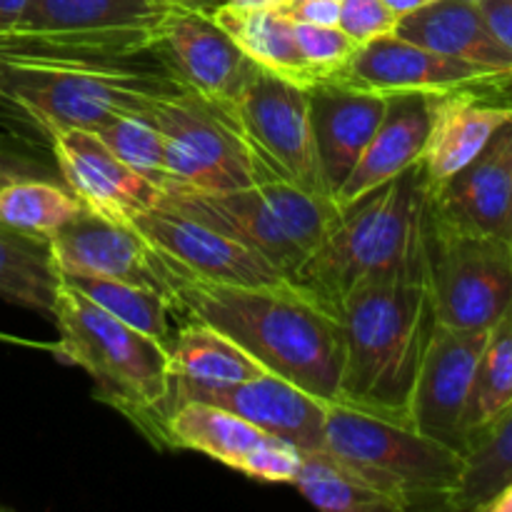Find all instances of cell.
Returning <instances> with one entry per match:
<instances>
[{"label": "cell", "instance_id": "1", "mask_svg": "<svg viewBox=\"0 0 512 512\" xmlns=\"http://www.w3.org/2000/svg\"><path fill=\"white\" fill-rule=\"evenodd\" d=\"M178 90L185 85L165 68L153 38H0V98L48 135L95 130L115 115L148 113L155 98Z\"/></svg>", "mask_w": 512, "mask_h": 512}, {"label": "cell", "instance_id": "2", "mask_svg": "<svg viewBox=\"0 0 512 512\" xmlns=\"http://www.w3.org/2000/svg\"><path fill=\"white\" fill-rule=\"evenodd\" d=\"M173 308L183 320H200L233 338L268 373L325 403L338 400L343 373L340 320L295 283L215 285L173 270Z\"/></svg>", "mask_w": 512, "mask_h": 512}, {"label": "cell", "instance_id": "3", "mask_svg": "<svg viewBox=\"0 0 512 512\" xmlns=\"http://www.w3.org/2000/svg\"><path fill=\"white\" fill-rule=\"evenodd\" d=\"M430 180L423 165L338 205V215L293 283L338 310L360 285L428 275ZM338 315V313H335Z\"/></svg>", "mask_w": 512, "mask_h": 512}, {"label": "cell", "instance_id": "4", "mask_svg": "<svg viewBox=\"0 0 512 512\" xmlns=\"http://www.w3.org/2000/svg\"><path fill=\"white\" fill-rule=\"evenodd\" d=\"M335 313L343 330L340 403L410 425L415 380L438 328L428 275L360 285Z\"/></svg>", "mask_w": 512, "mask_h": 512}, {"label": "cell", "instance_id": "5", "mask_svg": "<svg viewBox=\"0 0 512 512\" xmlns=\"http://www.w3.org/2000/svg\"><path fill=\"white\" fill-rule=\"evenodd\" d=\"M53 323L60 330L55 353L88 373L95 398L160 440L173 388L168 348L125 325L65 280L55 298Z\"/></svg>", "mask_w": 512, "mask_h": 512}, {"label": "cell", "instance_id": "6", "mask_svg": "<svg viewBox=\"0 0 512 512\" xmlns=\"http://www.w3.org/2000/svg\"><path fill=\"white\" fill-rule=\"evenodd\" d=\"M158 205L180 210L268 258L288 280L318 248L338 215V203L310 195L283 178L250 188L205 193L178 183H163Z\"/></svg>", "mask_w": 512, "mask_h": 512}, {"label": "cell", "instance_id": "7", "mask_svg": "<svg viewBox=\"0 0 512 512\" xmlns=\"http://www.w3.org/2000/svg\"><path fill=\"white\" fill-rule=\"evenodd\" d=\"M323 448L353 465L403 510L448 508L465 470L460 450L340 400L328 403Z\"/></svg>", "mask_w": 512, "mask_h": 512}, {"label": "cell", "instance_id": "8", "mask_svg": "<svg viewBox=\"0 0 512 512\" xmlns=\"http://www.w3.org/2000/svg\"><path fill=\"white\" fill-rule=\"evenodd\" d=\"M148 118L165 145V183L223 193L260 183L258 158L228 105L205 100L193 90L160 95Z\"/></svg>", "mask_w": 512, "mask_h": 512}, {"label": "cell", "instance_id": "9", "mask_svg": "<svg viewBox=\"0 0 512 512\" xmlns=\"http://www.w3.org/2000/svg\"><path fill=\"white\" fill-rule=\"evenodd\" d=\"M428 285L440 325L493 330L512 308V243L458 230L430 213Z\"/></svg>", "mask_w": 512, "mask_h": 512}, {"label": "cell", "instance_id": "10", "mask_svg": "<svg viewBox=\"0 0 512 512\" xmlns=\"http://www.w3.org/2000/svg\"><path fill=\"white\" fill-rule=\"evenodd\" d=\"M228 108L258 158L260 178L290 180L310 195L333 200L315 148L305 85L258 65Z\"/></svg>", "mask_w": 512, "mask_h": 512}, {"label": "cell", "instance_id": "11", "mask_svg": "<svg viewBox=\"0 0 512 512\" xmlns=\"http://www.w3.org/2000/svg\"><path fill=\"white\" fill-rule=\"evenodd\" d=\"M130 225L183 278L215 285H245V288L293 283L268 258L250 250L248 245L180 210L155 205L140 213Z\"/></svg>", "mask_w": 512, "mask_h": 512}, {"label": "cell", "instance_id": "12", "mask_svg": "<svg viewBox=\"0 0 512 512\" xmlns=\"http://www.w3.org/2000/svg\"><path fill=\"white\" fill-rule=\"evenodd\" d=\"M155 53L188 90L218 105H233L258 65L215 23L213 15L175 8L153 35Z\"/></svg>", "mask_w": 512, "mask_h": 512}, {"label": "cell", "instance_id": "13", "mask_svg": "<svg viewBox=\"0 0 512 512\" xmlns=\"http://www.w3.org/2000/svg\"><path fill=\"white\" fill-rule=\"evenodd\" d=\"M185 400H203L240 415L263 433L283 438L300 450H318L325 443V413L328 403L315 398L280 375L263 373L243 383L205 385L173 378L168 410ZM165 410V415H168Z\"/></svg>", "mask_w": 512, "mask_h": 512}, {"label": "cell", "instance_id": "14", "mask_svg": "<svg viewBox=\"0 0 512 512\" xmlns=\"http://www.w3.org/2000/svg\"><path fill=\"white\" fill-rule=\"evenodd\" d=\"M50 253L60 275H98L148 285L173 303V270L133 225L83 208L50 238Z\"/></svg>", "mask_w": 512, "mask_h": 512}, {"label": "cell", "instance_id": "15", "mask_svg": "<svg viewBox=\"0 0 512 512\" xmlns=\"http://www.w3.org/2000/svg\"><path fill=\"white\" fill-rule=\"evenodd\" d=\"M488 338L490 330H458L438 323L410 398V425L460 453L463 415Z\"/></svg>", "mask_w": 512, "mask_h": 512}, {"label": "cell", "instance_id": "16", "mask_svg": "<svg viewBox=\"0 0 512 512\" xmlns=\"http://www.w3.org/2000/svg\"><path fill=\"white\" fill-rule=\"evenodd\" d=\"M50 153L65 188L103 218L130 225L163 198V185L128 168L90 130H58L50 135Z\"/></svg>", "mask_w": 512, "mask_h": 512}, {"label": "cell", "instance_id": "17", "mask_svg": "<svg viewBox=\"0 0 512 512\" xmlns=\"http://www.w3.org/2000/svg\"><path fill=\"white\" fill-rule=\"evenodd\" d=\"M330 78L378 93H448L460 88H480L505 75L478 68L465 60L448 58L435 50L398 38L395 33L380 35L358 45L348 63Z\"/></svg>", "mask_w": 512, "mask_h": 512}, {"label": "cell", "instance_id": "18", "mask_svg": "<svg viewBox=\"0 0 512 512\" xmlns=\"http://www.w3.org/2000/svg\"><path fill=\"white\" fill-rule=\"evenodd\" d=\"M430 200L443 223L512 243V120L463 170L433 185Z\"/></svg>", "mask_w": 512, "mask_h": 512}, {"label": "cell", "instance_id": "19", "mask_svg": "<svg viewBox=\"0 0 512 512\" xmlns=\"http://www.w3.org/2000/svg\"><path fill=\"white\" fill-rule=\"evenodd\" d=\"M315 148L330 195L340 190L385 115L388 95L328 78L308 88Z\"/></svg>", "mask_w": 512, "mask_h": 512}, {"label": "cell", "instance_id": "20", "mask_svg": "<svg viewBox=\"0 0 512 512\" xmlns=\"http://www.w3.org/2000/svg\"><path fill=\"white\" fill-rule=\"evenodd\" d=\"M165 0H28L10 35H53L80 40L153 38L168 15Z\"/></svg>", "mask_w": 512, "mask_h": 512}, {"label": "cell", "instance_id": "21", "mask_svg": "<svg viewBox=\"0 0 512 512\" xmlns=\"http://www.w3.org/2000/svg\"><path fill=\"white\" fill-rule=\"evenodd\" d=\"M508 120H512V108L485 103L475 95V88L435 93L420 158L430 185L445 183L463 170Z\"/></svg>", "mask_w": 512, "mask_h": 512}, {"label": "cell", "instance_id": "22", "mask_svg": "<svg viewBox=\"0 0 512 512\" xmlns=\"http://www.w3.org/2000/svg\"><path fill=\"white\" fill-rule=\"evenodd\" d=\"M430 105H433L430 93L388 95L383 120L355 168L335 193V203H350L420 163L430 130Z\"/></svg>", "mask_w": 512, "mask_h": 512}, {"label": "cell", "instance_id": "23", "mask_svg": "<svg viewBox=\"0 0 512 512\" xmlns=\"http://www.w3.org/2000/svg\"><path fill=\"white\" fill-rule=\"evenodd\" d=\"M393 33L448 58L465 60L505 78L512 75L510 53L493 38L475 0H433L400 15Z\"/></svg>", "mask_w": 512, "mask_h": 512}, {"label": "cell", "instance_id": "24", "mask_svg": "<svg viewBox=\"0 0 512 512\" xmlns=\"http://www.w3.org/2000/svg\"><path fill=\"white\" fill-rule=\"evenodd\" d=\"M265 435L268 433L240 415L203 400H185L173 405L160 425L163 443L203 453L238 473L245 458L258 448Z\"/></svg>", "mask_w": 512, "mask_h": 512}, {"label": "cell", "instance_id": "25", "mask_svg": "<svg viewBox=\"0 0 512 512\" xmlns=\"http://www.w3.org/2000/svg\"><path fill=\"white\" fill-rule=\"evenodd\" d=\"M215 23L238 43V48L260 68L313 88L323 80L318 70L305 63L295 40V23L275 10H245L223 5L213 13Z\"/></svg>", "mask_w": 512, "mask_h": 512}, {"label": "cell", "instance_id": "26", "mask_svg": "<svg viewBox=\"0 0 512 512\" xmlns=\"http://www.w3.org/2000/svg\"><path fill=\"white\" fill-rule=\"evenodd\" d=\"M60 283L50 240L0 223V298L53 320Z\"/></svg>", "mask_w": 512, "mask_h": 512}, {"label": "cell", "instance_id": "27", "mask_svg": "<svg viewBox=\"0 0 512 512\" xmlns=\"http://www.w3.org/2000/svg\"><path fill=\"white\" fill-rule=\"evenodd\" d=\"M168 353L173 378L193 380V383H243L268 373L233 338L200 320H185L175 330V340Z\"/></svg>", "mask_w": 512, "mask_h": 512}, {"label": "cell", "instance_id": "28", "mask_svg": "<svg viewBox=\"0 0 512 512\" xmlns=\"http://www.w3.org/2000/svg\"><path fill=\"white\" fill-rule=\"evenodd\" d=\"M293 485L310 505L328 512H403L390 495L328 448L303 450Z\"/></svg>", "mask_w": 512, "mask_h": 512}, {"label": "cell", "instance_id": "29", "mask_svg": "<svg viewBox=\"0 0 512 512\" xmlns=\"http://www.w3.org/2000/svg\"><path fill=\"white\" fill-rule=\"evenodd\" d=\"M465 470L450 510H478L512 483V403L465 445Z\"/></svg>", "mask_w": 512, "mask_h": 512}, {"label": "cell", "instance_id": "30", "mask_svg": "<svg viewBox=\"0 0 512 512\" xmlns=\"http://www.w3.org/2000/svg\"><path fill=\"white\" fill-rule=\"evenodd\" d=\"M63 280L73 285V288H78L85 298H90L100 308L108 310L110 315L123 320L125 325L150 335V338L158 340L160 345L170 350L175 340L173 323H170L175 308L168 295H163L155 288H148V285L98 278V275H63Z\"/></svg>", "mask_w": 512, "mask_h": 512}, {"label": "cell", "instance_id": "31", "mask_svg": "<svg viewBox=\"0 0 512 512\" xmlns=\"http://www.w3.org/2000/svg\"><path fill=\"white\" fill-rule=\"evenodd\" d=\"M85 205L55 180H15L0 185V223L50 240Z\"/></svg>", "mask_w": 512, "mask_h": 512}, {"label": "cell", "instance_id": "32", "mask_svg": "<svg viewBox=\"0 0 512 512\" xmlns=\"http://www.w3.org/2000/svg\"><path fill=\"white\" fill-rule=\"evenodd\" d=\"M512 403V308L490 330L488 345L480 355L463 415V453L468 440L498 418Z\"/></svg>", "mask_w": 512, "mask_h": 512}, {"label": "cell", "instance_id": "33", "mask_svg": "<svg viewBox=\"0 0 512 512\" xmlns=\"http://www.w3.org/2000/svg\"><path fill=\"white\" fill-rule=\"evenodd\" d=\"M90 133L135 173L160 185L168 180L163 135H160L158 125L148 118V113L115 115Z\"/></svg>", "mask_w": 512, "mask_h": 512}, {"label": "cell", "instance_id": "34", "mask_svg": "<svg viewBox=\"0 0 512 512\" xmlns=\"http://www.w3.org/2000/svg\"><path fill=\"white\" fill-rule=\"evenodd\" d=\"M295 40H298L305 63L318 70L323 80L338 73L348 63L350 55L358 50V43L348 33H343L338 25L295 23Z\"/></svg>", "mask_w": 512, "mask_h": 512}, {"label": "cell", "instance_id": "35", "mask_svg": "<svg viewBox=\"0 0 512 512\" xmlns=\"http://www.w3.org/2000/svg\"><path fill=\"white\" fill-rule=\"evenodd\" d=\"M303 450L275 435H265L258 448L245 458L240 473L263 483H290L300 470Z\"/></svg>", "mask_w": 512, "mask_h": 512}, {"label": "cell", "instance_id": "36", "mask_svg": "<svg viewBox=\"0 0 512 512\" xmlns=\"http://www.w3.org/2000/svg\"><path fill=\"white\" fill-rule=\"evenodd\" d=\"M15 180H55L63 183L53 153H40L33 145L0 133V185Z\"/></svg>", "mask_w": 512, "mask_h": 512}, {"label": "cell", "instance_id": "37", "mask_svg": "<svg viewBox=\"0 0 512 512\" xmlns=\"http://www.w3.org/2000/svg\"><path fill=\"white\" fill-rule=\"evenodd\" d=\"M395 25H398V15L383 0H343L340 3L338 28L358 45L393 33Z\"/></svg>", "mask_w": 512, "mask_h": 512}, {"label": "cell", "instance_id": "38", "mask_svg": "<svg viewBox=\"0 0 512 512\" xmlns=\"http://www.w3.org/2000/svg\"><path fill=\"white\" fill-rule=\"evenodd\" d=\"M278 10L288 15L293 23L338 25L340 18V3L335 0H288Z\"/></svg>", "mask_w": 512, "mask_h": 512}, {"label": "cell", "instance_id": "39", "mask_svg": "<svg viewBox=\"0 0 512 512\" xmlns=\"http://www.w3.org/2000/svg\"><path fill=\"white\" fill-rule=\"evenodd\" d=\"M493 38L512 58V0H475Z\"/></svg>", "mask_w": 512, "mask_h": 512}, {"label": "cell", "instance_id": "40", "mask_svg": "<svg viewBox=\"0 0 512 512\" xmlns=\"http://www.w3.org/2000/svg\"><path fill=\"white\" fill-rule=\"evenodd\" d=\"M25 8L28 0H0V38L18 30Z\"/></svg>", "mask_w": 512, "mask_h": 512}, {"label": "cell", "instance_id": "41", "mask_svg": "<svg viewBox=\"0 0 512 512\" xmlns=\"http://www.w3.org/2000/svg\"><path fill=\"white\" fill-rule=\"evenodd\" d=\"M165 3L175 5V8H188V10H198V13H205V15H213L215 10L228 5V0H165Z\"/></svg>", "mask_w": 512, "mask_h": 512}, {"label": "cell", "instance_id": "42", "mask_svg": "<svg viewBox=\"0 0 512 512\" xmlns=\"http://www.w3.org/2000/svg\"><path fill=\"white\" fill-rule=\"evenodd\" d=\"M283 3H288V0H228V5H233V8L245 10H275Z\"/></svg>", "mask_w": 512, "mask_h": 512}, {"label": "cell", "instance_id": "43", "mask_svg": "<svg viewBox=\"0 0 512 512\" xmlns=\"http://www.w3.org/2000/svg\"><path fill=\"white\" fill-rule=\"evenodd\" d=\"M385 5H388L390 10H393L395 15H408V13H413V10H418V8H423V5H428V3H433V0H383Z\"/></svg>", "mask_w": 512, "mask_h": 512}, {"label": "cell", "instance_id": "44", "mask_svg": "<svg viewBox=\"0 0 512 512\" xmlns=\"http://www.w3.org/2000/svg\"><path fill=\"white\" fill-rule=\"evenodd\" d=\"M483 512H512V483L500 495H495Z\"/></svg>", "mask_w": 512, "mask_h": 512}, {"label": "cell", "instance_id": "45", "mask_svg": "<svg viewBox=\"0 0 512 512\" xmlns=\"http://www.w3.org/2000/svg\"><path fill=\"white\" fill-rule=\"evenodd\" d=\"M335 3H343V0H335Z\"/></svg>", "mask_w": 512, "mask_h": 512}, {"label": "cell", "instance_id": "46", "mask_svg": "<svg viewBox=\"0 0 512 512\" xmlns=\"http://www.w3.org/2000/svg\"><path fill=\"white\" fill-rule=\"evenodd\" d=\"M510 78H512V75H510Z\"/></svg>", "mask_w": 512, "mask_h": 512}]
</instances>
